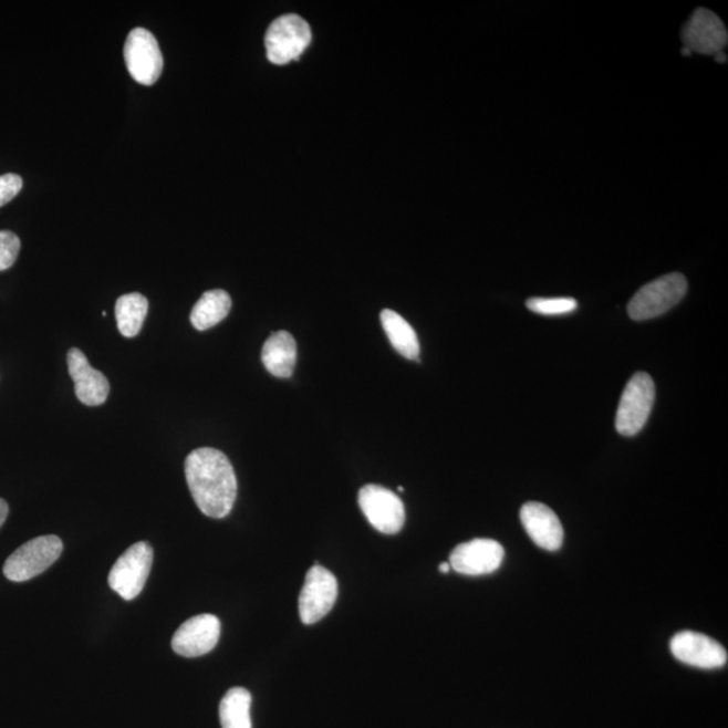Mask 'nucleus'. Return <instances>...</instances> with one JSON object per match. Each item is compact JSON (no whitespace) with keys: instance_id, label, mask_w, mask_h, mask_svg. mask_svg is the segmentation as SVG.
Instances as JSON below:
<instances>
[{"instance_id":"9d476101","label":"nucleus","mask_w":728,"mask_h":728,"mask_svg":"<svg viewBox=\"0 0 728 728\" xmlns=\"http://www.w3.org/2000/svg\"><path fill=\"white\" fill-rule=\"evenodd\" d=\"M221 633L218 616L200 614L184 622L173 635L171 647L178 656L194 658L215 649Z\"/></svg>"},{"instance_id":"5701e85b","label":"nucleus","mask_w":728,"mask_h":728,"mask_svg":"<svg viewBox=\"0 0 728 728\" xmlns=\"http://www.w3.org/2000/svg\"><path fill=\"white\" fill-rule=\"evenodd\" d=\"M23 181L21 176L9 173V175L0 176V207L6 206L14 197L21 193Z\"/></svg>"},{"instance_id":"2eb2a0df","label":"nucleus","mask_w":728,"mask_h":728,"mask_svg":"<svg viewBox=\"0 0 728 728\" xmlns=\"http://www.w3.org/2000/svg\"><path fill=\"white\" fill-rule=\"evenodd\" d=\"M521 522L530 539L545 551H559L564 541V529L551 508L540 502H528L521 509Z\"/></svg>"},{"instance_id":"f03ea898","label":"nucleus","mask_w":728,"mask_h":728,"mask_svg":"<svg viewBox=\"0 0 728 728\" xmlns=\"http://www.w3.org/2000/svg\"><path fill=\"white\" fill-rule=\"evenodd\" d=\"M687 290L688 282L680 273L659 277L634 294L628 302V314L637 322L662 316L684 299Z\"/></svg>"},{"instance_id":"7ed1b4c3","label":"nucleus","mask_w":728,"mask_h":728,"mask_svg":"<svg viewBox=\"0 0 728 728\" xmlns=\"http://www.w3.org/2000/svg\"><path fill=\"white\" fill-rule=\"evenodd\" d=\"M63 541L58 535H41L18 548L6 560L4 576L11 582L22 583L41 575L63 553Z\"/></svg>"},{"instance_id":"393cba45","label":"nucleus","mask_w":728,"mask_h":728,"mask_svg":"<svg viewBox=\"0 0 728 728\" xmlns=\"http://www.w3.org/2000/svg\"><path fill=\"white\" fill-rule=\"evenodd\" d=\"M715 58H717L718 63H726L727 61V55L724 52H720L718 54H715Z\"/></svg>"},{"instance_id":"412c9836","label":"nucleus","mask_w":728,"mask_h":728,"mask_svg":"<svg viewBox=\"0 0 728 728\" xmlns=\"http://www.w3.org/2000/svg\"><path fill=\"white\" fill-rule=\"evenodd\" d=\"M530 311L544 316H559L576 311L578 301L571 298L542 299L533 298L527 301Z\"/></svg>"},{"instance_id":"a878e982","label":"nucleus","mask_w":728,"mask_h":728,"mask_svg":"<svg viewBox=\"0 0 728 728\" xmlns=\"http://www.w3.org/2000/svg\"><path fill=\"white\" fill-rule=\"evenodd\" d=\"M439 570L443 573H448L450 570H453V568H450L449 563H443L440 564Z\"/></svg>"},{"instance_id":"b1692460","label":"nucleus","mask_w":728,"mask_h":728,"mask_svg":"<svg viewBox=\"0 0 728 728\" xmlns=\"http://www.w3.org/2000/svg\"><path fill=\"white\" fill-rule=\"evenodd\" d=\"M9 516V505L6 503L4 499L0 498V528L3 527L6 520Z\"/></svg>"},{"instance_id":"aec40b11","label":"nucleus","mask_w":728,"mask_h":728,"mask_svg":"<svg viewBox=\"0 0 728 728\" xmlns=\"http://www.w3.org/2000/svg\"><path fill=\"white\" fill-rule=\"evenodd\" d=\"M251 701L249 690L231 688L220 701V724L223 728H252Z\"/></svg>"},{"instance_id":"1a4fd4ad","label":"nucleus","mask_w":728,"mask_h":728,"mask_svg":"<svg viewBox=\"0 0 728 728\" xmlns=\"http://www.w3.org/2000/svg\"><path fill=\"white\" fill-rule=\"evenodd\" d=\"M337 580L322 565H314L306 573L304 587L299 597L300 618L304 625L323 620L337 600Z\"/></svg>"},{"instance_id":"bb28decb","label":"nucleus","mask_w":728,"mask_h":728,"mask_svg":"<svg viewBox=\"0 0 728 728\" xmlns=\"http://www.w3.org/2000/svg\"><path fill=\"white\" fill-rule=\"evenodd\" d=\"M683 54H684V55H690V54H693V53H690V51H688L687 48H684V49H683Z\"/></svg>"},{"instance_id":"9b49d317","label":"nucleus","mask_w":728,"mask_h":728,"mask_svg":"<svg viewBox=\"0 0 728 728\" xmlns=\"http://www.w3.org/2000/svg\"><path fill=\"white\" fill-rule=\"evenodd\" d=\"M505 559V549L490 539H475L456 547L449 564L454 571L467 576H482L496 572Z\"/></svg>"},{"instance_id":"f3484780","label":"nucleus","mask_w":728,"mask_h":728,"mask_svg":"<svg viewBox=\"0 0 728 728\" xmlns=\"http://www.w3.org/2000/svg\"><path fill=\"white\" fill-rule=\"evenodd\" d=\"M231 306L230 294L225 290H209L196 302L193 313H190V323L197 331L212 329L216 324L223 322L230 313Z\"/></svg>"},{"instance_id":"39448f33","label":"nucleus","mask_w":728,"mask_h":728,"mask_svg":"<svg viewBox=\"0 0 728 728\" xmlns=\"http://www.w3.org/2000/svg\"><path fill=\"white\" fill-rule=\"evenodd\" d=\"M154 552L149 542L141 541L127 549L111 568V590L125 601H134L144 590L150 575Z\"/></svg>"},{"instance_id":"f8f14e48","label":"nucleus","mask_w":728,"mask_h":728,"mask_svg":"<svg viewBox=\"0 0 728 728\" xmlns=\"http://www.w3.org/2000/svg\"><path fill=\"white\" fill-rule=\"evenodd\" d=\"M670 652L678 662L701 669L721 668L728 657L718 641L695 632L677 633L670 641Z\"/></svg>"},{"instance_id":"4be33fe9","label":"nucleus","mask_w":728,"mask_h":728,"mask_svg":"<svg viewBox=\"0 0 728 728\" xmlns=\"http://www.w3.org/2000/svg\"><path fill=\"white\" fill-rule=\"evenodd\" d=\"M21 251V240L11 231H0V271L15 263Z\"/></svg>"},{"instance_id":"6e6552de","label":"nucleus","mask_w":728,"mask_h":728,"mask_svg":"<svg viewBox=\"0 0 728 728\" xmlns=\"http://www.w3.org/2000/svg\"><path fill=\"white\" fill-rule=\"evenodd\" d=\"M364 517L384 534H397L405 526V506L396 492L378 485L362 487L357 497Z\"/></svg>"},{"instance_id":"a211bd4d","label":"nucleus","mask_w":728,"mask_h":728,"mask_svg":"<svg viewBox=\"0 0 728 728\" xmlns=\"http://www.w3.org/2000/svg\"><path fill=\"white\" fill-rule=\"evenodd\" d=\"M381 323L384 326L388 341L397 353L406 360H419V343L416 331L397 312L384 310L381 313Z\"/></svg>"},{"instance_id":"0eeeda50","label":"nucleus","mask_w":728,"mask_h":728,"mask_svg":"<svg viewBox=\"0 0 728 728\" xmlns=\"http://www.w3.org/2000/svg\"><path fill=\"white\" fill-rule=\"evenodd\" d=\"M125 61L129 75L142 85H153L158 82L164 70V58L156 37L149 30L135 28L127 35Z\"/></svg>"},{"instance_id":"6ab92c4d","label":"nucleus","mask_w":728,"mask_h":728,"mask_svg":"<svg viewBox=\"0 0 728 728\" xmlns=\"http://www.w3.org/2000/svg\"><path fill=\"white\" fill-rule=\"evenodd\" d=\"M149 311V301L141 293L122 295L116 301L115 316L119 332L125 337H135L142 330Z\"/></svg>"},{"instance_id":"423d86ee","label":"nucleus","mask_w":728,"mask_h":728,"mask_svg":"<svg viewBox=\"0 0 728 728\" xmlns=\"http://www.w3.org/2000/svg\"><path fill=\"white\" fill-rule=\"evenodd\" d=\"M311 42L310 24L295 14L277 18L264 37L268 59L275 65H285L298 60Z\"/></svg>"},{"instance_id":"4468645a","label":"nucleus","mask_w":728,"mask_h":728,"mask_svg":"<svg viewBox=\"0 0 728 728\" xmlns=\"http://www.w3.org/2000/svg\"><path fill=\"white\" fill-rule=\"evenodd\" d=\"M67 370L80 403L86 406H98L106 403L110 394V382L101 372L91 366L82 350L71 349L67 353Z\"/></svg>"},{"instance_id":"20e7f679","label":"nucleus","mask_w":728,"mask_h":728,"mask_svg":"<svg viewBox=\"0 0 728 728\" xmlns=\"http://www.w3.org/2000/svg\"><path fill=\"white\" fill-rule=\"evenodd\" d=\"M654 398H656V387L652 376L646 373L634 374L622 393L616 410V430L626 437L639 434L651 416Z\"/></svg>"},{"instance_id":"f257e3e1","label":"nucleus","mask_w":728,"mask_h":728,"mask_svg":"<svg viewBox=\"0 0 728 728\" xmlns=\"http://www.w3.org/2000/svg\"><path fill=\"white\" fill-rule=\"evenodd\" d=\"M185 477L197 508L207 517L225 518L237 501L238 482L231 461L215 448H199L185 460Z\"/></svg>"},{"instance_id":"ddd939ff","label":"nucleus","mask_w":728,"mask_h":728,"mask_svg":"<svg viewBox=\"0 0 728 728\" xmlns=\"http://www.w3.org/2000/svg\"><path fill=\"white\" fill-rule=\"evenodd\" d=\"M684 48L690 53L718 54L727 45L728 34L724 22L715 12L697 9L683 29Z\"/></svg>"},{"instance_id":"dca6fc26","label":"nucleus","mask_w":728,"mask_h":728,"mask_svg":"<svg viewBox=\"0 0 728 728\" xmlns=\"http://www.w3.org/2000/svg\"><path fill=\"white\" fill-rule=\"evenodd\" d=\"M262 362L271 375L279 378L292 376L298 362V344L287 331L273 333L262 349Z\"/></svg>"}]
</instances>
